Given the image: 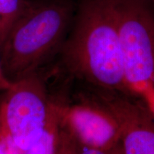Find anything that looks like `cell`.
I'll list each match as a JSON object with an SVG mask.
<instances>
[{"label":"cell","instance_id":"obj_1","mask_svg":"<svg viewBox=\"0 0 154 154\" xmlns=\"http://www.w3.org/2000/svg\"><path fill=\"white\" fill-rule=\"evenodd\" d=\"M59 54L71 74L101 89L128 95L116 0H83Z\"/></svg>","mask_w":154,"mask_h":154},{"label":"cell","instance_id":"obj_2","mask_svg":"<svg viewBox=\"0 0 154 154\" xmlns=\"http://www.w3.org/2000/svg\"><path fill=\"white\" fill-rule=\"evenodd\" d=\"M74 13L69 0H24L0 48L5 76L14 82L59 54Z\"/></svg>","mask_w":154,"mask_h":154},{"label":"cell","instance_id":"obj_3","mask_svg":"<svg viewBox=\"0 0 154 154\" xmlns=\"http://www.w3.org/2000/svg\"><path fill=\"white\" fill-rule=\"evenodd\" d=\"M38 71L19 79L4 91L0 101V139L24 152L41 137L51 99Z\"/></svg>","mask_w":154,"mask_h":154},{"label":"cell","instance_id":"obj_4","mask_svg":"<svg viewBox=\"0 0 154 154\" xmlns=\"http://www.w3.org/2000/svg\"><path fill=\"white\" fill-rule=\"evenodd\" d=\"M127 93L154 85V12L144 0H116Z\"/></svg>","mask_w":154,"mask_h":154},{"label":"cell","instance_id":"obj_5","mask_svg":"<svg viewBox=\"0 0 154 154\" xmlns=\"http://www.w3.org/2000/svg\"><path fill=\"white\" fill-rule=\"evenodd\" d=\"M61 124L82 145L101 150L119 149L121 129L119 121L95 99L73 104L64 101Z\"/></svg>","mask_w":154,"mask_h":154},{"label":"cell","instance_id":"obj_6","mask_svg":"<svg viewBox=\"0 0 154 154\" xmlns=\"http://www.w3.org/2000/svg\"><path fill=\"white\" fill-rule=\"evenodd\" d=\"M95 99L119 121L121 129L120 154H154V117L141 100L107 91Z\"/></svg>","mask_w":154,"mask_h":154},{"label":"cell","instance_id":"obj_7","mask_svg":"<svg viewBox=\"0 0 154 154\" xmlns=\"http://www.w3.org/2000/svg\"><path fill=\"white\" fill-rule=\"evenodd\" d=\"M62 100L51 99L48 120L41 137L22 154H54L61 127Z\"/></svg>","mask_w":154,"mask_h":154},{"label":"cell","instance_id":"obj_8","mask_svg":"<svg viewBox=\"0 0 154 154\" xmlns=\"http://www.w3.org/2000/svg\"><path fill=\"white\" fill-rule=\"evenodd\" d=\"M24 2V0H0V48Z\"/></svg>","mask_w":154,"mask_h":154},{"label":"cell","instance_id":"obj_9","mask_svg":"<svg viewBox=\"0 0 154 154\" xmlns=\"http://www.w3.org/2000/svg\"><path fill=\"white\" fill-rule=\"evenodd\" d=\"M76 141L72 135L61 126L58 135L54 154H76Z\"/></svg>","mask_w":154,"mask_h":154},{"label":"cell","instance_id":"obj_10","mask_svg":"<svg viewBox=\"0 0 154 154\" xmlns=\"http://www.w3.org/2000/svg\"><path fill=\"white\" fill-rule=\"evenodd\" d=\"M136 98L143 101L148 110L154 117V85L147 84L140 88Z\"/></svg>","mask_w":154,"mask_h":154},{"label":"cell","instance_id":"obj_11","mask_svg":"<svg viewBox=\"0 0 154 154\" xmlns=\"http://www.w3.org/2000/svg\"><path fill=\"white\" fill-rule=\"evenodd\" d=\"M76 154H120V150L96 149H93V148L87 147V146L82 145V144H81L76 141Z\"/></svg>","mask_w":154,"mask_h":154},{"label":"cell","instance_id":"obj_12","mask_svg":"<svg viewBox=\"0 0 154 154\" xmlns=\"http://www.w3.org/2000/svg\"><path fill=\"white\" fill-rule=\"evenodd\" d=\"M12 82H10L4 74L1 60V51H0V91H5L10 87Z\"/></svg>","mask_w":154,"mask_h":154},{"label":"cell","instance_id":"obj_13","mask_svg":"<svg viewBox=\"0 0 154 154\" xmlns=\"http://www.w3.org/2000/svg\"><path fill=\"white\" fill-rule=\"evenodd\" d=\"M151 1H153V2H154V0H151Z\"/></svg>","mask_w":154,"mask_h":154}]
</instances>
